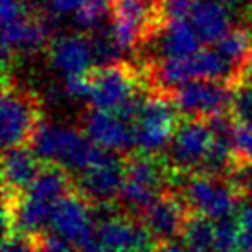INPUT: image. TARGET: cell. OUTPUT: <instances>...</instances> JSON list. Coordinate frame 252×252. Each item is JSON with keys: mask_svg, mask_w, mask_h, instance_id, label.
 <instances>
[{"mask_svg": "<svg viewBox=\"0 0 252 252\" xmlns=\"http://www.w3.org/2000/svg\"><path fill=\"white\" fill-rule=\"evenodd\" d=\"M171 168L160 155H126V177L120 191V210L138 219L142 212L158 195L169 189Z\"/></svg>", "mask_w": 252, "mask_h": 252, "instance_id": "obj_2", "label": "cell"}, {"mask_svg": "<svg viewBox=\"0 0 252 252\" xmlns=\"http://www.w3.org/2000/svg\"><path fill=\"white\" fill-rule=\"evenodd\" d=\"M175 191L181 193L191 214L204 216L212 221L234 217L243 199L228 177L210 173H189Z\"/></svg>", "mask_w": 252, "mask_h": 252, "instance_id": "obj_5", "label": "cell"}, {"mask_svg": "<svg viewBox=\"0 0 252 252\" xmlns=\"http://www.w3.org/2000/svg\"><path fill=\"white\" fill-rule=\"evenodd\" d=\"M179 116L181 114L169 94L149 92L131 122L136 151L144 155H160L166 147H169V142L181 122Z\"/></svg>", "mask_w": 252, "mask_h": 252, "instance_id": "obj_6", "label": "cell"}, {"mask_svg": "<svg viewBox=\"0 0 252 252\" xmlns=\"http://www.w3.org/2000/svg\"><path fill=\"white\" fill-rule=\"evenodd\" d=\"M94 228H96L94 204L76 186L56 204L48 230L66 239L76 249L79 241L87 238Z\"/></svg>", "mask_w": 252, "mask_h": 252, "instance_id": "obj_13", "label": "cell"}, {"mask_svg": "<svg viewBox=\"0 0 252 252\" xmlns=\"http://www.w3.org/2000/svg\"><path fill=\"white\" fill-rule=\"evenodd\" d=\"M247 85V87H252V56L247 59L245 63L241 64V68L238 72V77H236V85Z\"/></svg>", "mask_w": 252, "mask_h": 252, "instance_id": "obj_29", "label": "cell"}, {"mask_svg": "<svg viewBox=\"0 0 252 252\" xmlns=\"http://www.w3.org/2000/svg\"><path fill=\"white\" fill-rule=\"evenodd\" d=\"M111 13V0H87L74 15V22L81 32H96Z\"/></svg>", "mask_w": 252, "mask_h": 252, "instance_id": "obj_21", "label": "cell"}, {"mask_svg": "<svg viewBox=\"0 0 252 252\" xmlns=\"http://www.w3.org/2000/svg\"><path fill=\"white\" fill-rule=\"evenodd\" d=\"M214 46L236 68V72H239L241 64L252 56V32L247 28H232Z\"/></svg>", "mask_w": 252, "mask_h": 252, "instance_id": "obj_19", "label": "cell"}, {"mask_svg": "<svg viewBox=\"0 0 252 252\" xmlns=\"http://www.w3.org/2000/svg\"><path fill=\"white\" fill-rule=\"evenodd\" d=\"M83 131L99 147L114 153L127 155L134 147L133 126L118 112L91 109L83 116Z\"/></svg>", "mask_w": 252, "mask_h": 252, "instance_id": "obj_14", "label": "cell"}, {"mask_svg": "<svg viewBox=\"0 0 252 252\" xmlns=\"http://www.w3.org/2000/svg\"><path fill=\"white\" fill-rule=\"evenodd\" d=\"M91 109L109 112H122L142 96L149 87L144 72L136 70L127 61H118L105 66H96L91 72Z\"/></svg>", "mask_w": 252, "mask_h": 252, "instance_id": "obj_4", "label": "cell"}, {"mask_svg": "<svg viewBox=\"0 0 252 252\" xmlns=\"http://www.w3.org/2000/svg\"><path fill=\"white\" fill-rule=\"evenodd\" d=\"M251 32H252V22H251Z\"/></svg>", "mask_w": 252, "mask_h": 252, "instance_id": "obj_35", "label": "cell"}, {"mask_svg": "<svg viewBox=\"0 0 252 252\" xmlns=\"http://www.w3.org/2000/svg\"><path fill=\"white\" fill-rule=\"evenodd\" d=\"M2 252H37V239L35 236H28L22 232L4 234Z\"/></svg>", "mask_w": 252, "mask_h": 252, "instance_id": "obj_26", "label": "cell"}, {"mask_svg": "<svg viewBox=\"0 0 252 252\" xmlns=\"http://www.w3.org/2000/svg\"><path fill=\"white\" fill-rule=\"evenodd\" d=\"M188 21L203 44H217L234 28L228 7L219 0H195Z\"/></svg>", "mask_w": 252, "mask_h": 252, "instance_id": "obj_16", "label": "cell"}, {"mask_svg": "<svg viewBox=\"0 0 252 252\" xmlns=\"http://www.w3.org/2000/svg\"><path fill=\"white\" fill-rule=\"evenodd\" d=\"M41 166L42 160L33 153V149L30 146L4 149V158H2L4 189L22 193L37 177Z\"/></svg>", "mask_w": 252, "mask_h": 252, "instance_id": "obj_17", "label": "cell"}, {"mask_svg": "<svg viewBox=\"0 0 252 252\" xmlns=\"http://www.w3.org/2000/svg\"><path fill=\"white\" fill-rule=\"evenodd\" d=\"M234 153L236 162H252V126L238 122L234 133Z\"/></svg>", "mask_w": 252, "mask_h": 252, "instance_id": "obj_23", "label": "cell"}, {"mask_svg": "<svg viewBox=\"0 0 252 252\" xmlns=\"http://www.w3.org/2000/svg\"><path fill=\"white\" fill-rule=\"evenodd\" d=\"M212 144H214V131L210 120L181 116L175 134L169 142L166 162L175 171L199 173L208 158Z\"/></svg>", "mask_w": 252, "mask_h": 252, "instance_id": "obj_9", "label": "cell"}, {"mask_svg": "<svg viewBox=\"0 0 252 252\" xmlns=\"http://www.w3.org/2000/svg\"><path fill=\"white\" fill-rule=\"evenodd\" d=\"M46 54L52 68L64 76L85 74L96 68L92 41L83 33H64L54 37L46 48Z\"/></svg>", "mask_w": 252, "mask_h": 252, "instance_id": "obj_15", "label": "cell"}, {"mask_svg": "<svg viewBox=\"0 0 252 252\" xmlns=\"http://www.w3.org/2000/svg\"><path fill=\"white\" fill-rule=\"evenodd\" d=\"M0 111V133L4 149L30 146L42 124L41 101L30 89L4 79Z\"/></svg>", "mask_w": 252, "mask_h": 252, "instance_id": "obj_7", "label": "cell"}, {"mask_svg": "<svg viewBox=\"0 0 252 252\" xmlns=\"http://www.w3.org/2000/svg\"><path fill=\"white\" fill-rule=\"evenodd\" d=\"M175 109L184 118L212 120L232 112L234 87L226 81L193 79L169 94Z\"/></svg>", "mask_w": 252, "mask_h": 252, "instance_id": "obj_8", "label": "cell"}, {"mask_svg": "<svg viewBox=\"0 0 252 252\" xmlns=\"http://www.w3.org/2000/svg\"><path fill=\"white\" fill-rule=\"evenodd\" d=\"M214 239H216V221L199 214H189L182 232L184 245L188 249H214Z\"/></svg>", "mask_w": 252, "mask_h": 252, "instance_id": "obj_20", "label": "cell"}, {"mask_svg": "<svg viewBox=\"0 0 252 252\" xmlns=\"http://www.w3.org/2000/svg\"><path fill=\"white\" fill-rule=\"evenodd\" d=\"M30 147L42 162H54L79 175L91 168L103 151L85 131L48 122L39 126Z\"/></svg>", "mask_w": 252, "mask_h": 252, "instance_id": "obj_1", "label": "cell"}, {"mask_svg": "<svg viewBox=\"0 0 252 252\" xmlns=\"http://www.w3.org/2000/svg\"><path fill=\"white\" fill-rule=\"evenodd\" d=\"M158 41V59L169 57H188L203 48V41L189 24L188 19L168 21L162 32L157 35Z\"/></svg>", "mask_w": 252, "mask_h": 252, "instance_id": "obj_18", "label": "cell"}, {"mask_svg": "<svg viewBox=\"0 0 252 252\" xmlns=\"http://www.w3.org/2000/svg\"><path fill=\"white\" fill-rule=\"evenodd\" d=\"M195 0H164L166 7V17L168 21H177V19H188L191 7Z\"/></svg>", "mask_w": 252, "mask_h": 252, "instance_id": "obj_28", "label": "cell"}, {"mask_svg": "<svg viewBox=\"0 0 252 252\" xmlns=\"http://www.w3.org/2000/svg\"><path fill=\"white\" fill-rule=\"evenodd\" d=\"M91 72L64 76V85H63L64 94L72 99H83V98L89 99V96H91V89H92Z\"/></svg>", "mask_w": 252, "mask_h": 252, "instance_id": "obj_22", "label": "cell"}, {"mask_svg": "<svg viewBox=\"0 0 252 252\" xmlns=\"http://www.w3.org/2000/svg\"><path fill=\"white\" fill-rule=\"evenodd\" d=\"M189 214L191 212L181 193L175 189H166L142 212L138 219L158 243V241H175V238H182Z\"/></svg>", "mask_w": 252, "mask_h": 252, "instance_id": "obj_12", "label": "cell"}, {"mask_svg": "<svg viewBox=\"0 0 252 252\" xmlns=\"http://www.w3.org/2000/svg\"><path fill=\"white\" fill-rule=\"evenodd\" d=\"M241 197H247L252 201V162H236L228 175Z\"/></svg>", "mask_w": 252, "mask_h": 252, "instance_id": "obj_24", "label": "cell"}, {"mask_svg": "<svg viewBox=\"0 0 252 252\" xmlns=\"http://www.w3.org/2000/svg\"><path fill=\"white\" fill-rule=\"evenodd\" d=\"M149 252H184V247L175 241H158Z\"/></svg>", "mask_w": 252, "mask_h": 252, "instance_id": "obj_30", "label": "cell"}, {"mask_svg": "<svg viewBox=\"0 0 252 252\" xmlns=\"http://www.w3.org/2000/svg\"><path fill=\"white\" fill-rule=\"evenodd\" d=\"M37 239V238H35ZM37 252H48V251H44V249H41V247H39V243H37Z\"/></svg>", "mask_w": 252, "mask_h": 252, "instance_id": "obj_34", "label": "cell"}, {"mask_svg": "<svg viewBox=\"0 0 252 252\" xmlns=\"http://www.w3.org/2000/svg\"><path fill=\"white\" fill-rule=\"evenodd\" d=\"M111 252H144L140 249H118V251H111Z\"/></svg>", "mask_w": 252, "mask_h": 252, "instance_id": "obj_32", "label": "cell"}, {"mask_svg": "<svg viewBox=\"0 0 252 252\" xmlns=\"http://www.w3.org/2000/svg\"><path fill=\"white\" fill-rule=\"evenodd\" d=\"M164 0H111V35L122 52L157 39L166 26Z\"/></svg>", "mask_w": 252, "mask_h": 252, "instance_id": "obj_3", "label": "cell"}, {"mask_svg": "<svg viewBox=\"0 0 252 252\" xmlns=\"http://www.w3.org/2000/svg\"><path fill=\"white\" fill-rule=\"evenodd\" d=\"M126 177V157L103 149L98 160L81 173L77 189L92 204H114L118 201Z\"/></svg>", "mask_w": 252, "mask_h": 252, "instance_id": "obj_11", "label": "cell"}, {"mask_svg": "<svg viewBox=\"0 0 252 252\" xmlns=\"http://www.w3.org/2000/svg\"><path fill=\"white\" fill-rule=\"evenodd\" d=\"M87 0H46V15L56 22L61 17L76 15Z\"/></svg>", "mask_w": 252, "mask_h": 252, "instance_id": "obj_27", "label": "cell"}, {"mask_svg": "<svg viewBox=\"0 0 252 252\" xmlns=\"http://www.w3.org/2000/svg\"><path fill=\"white\" fill-rule=\"evenodd\" d=\"M188 252H216V249H188Z\"/></svg>", "mask_w": 252, "mask_h": 252, "instance_id": "obj_31", "label": "cell"}, {"mask_svg": "<svg viewBox=\"0 0 252 252\" xmlns=\"http://www.w3.org/2000/svg\"><path fill=\"white\" fill-rule=\"evenodd\" d=\"M224 2H228V4H239V2H243V0H224Z\"/></svg>", "mask_w": 252, "mask_h": 252, "instance_id": "obj_33", "label": "cell"}, {"mask_svg": "<svg viewBox=\"0 0 252 252\" xmlns=\"http://www.w3.org/2000/svg\"><path fill=\"white\" fill-rule=\"evenodd\" d=\"M236 221L239 228V252H252V203L239 210Z\"/></svg>", "mask_w": 252, "mask_h": 252, "instance_id": "obj_25", "label": "cell"}, {"mask_svg": "<svg viewBox=\"0 0 252 252\" xmlns=\"http://www.w3.org/2000/svg\"><path fill=\"white\" fill-rule=\"evenodd\" d=\"M54 24L56 22L48 15L39 13L33 7L19 19L2 24L4 28V37H2L4 70H7V66L15 57L35 56L44 48H48Z\"/></svg>", "mask_w": 252, "mask_h": 252, "instance_id": "obj_10", "label": "cell"}]
</instances>
